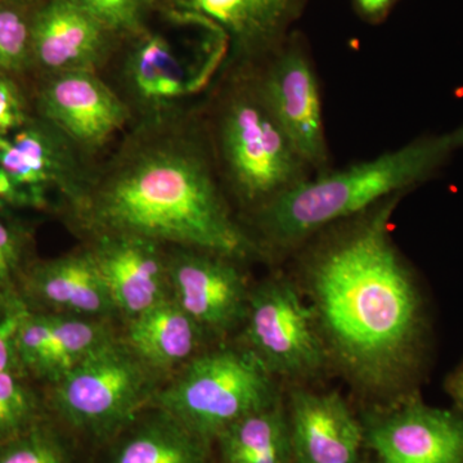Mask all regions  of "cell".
<instances>
[{"label":"cell","instance_id":"obj_24","mask_svg":"<svg viewBox=\"0 0 463 463\" xmlns=\"http://www.w3.org/2000/svg\"><path fill=\"white\" fill-rule=\"evenodd\" d=\"M44 392L24 371L0 373V441L17 437L48 419Z\"/></svg>","mask_w":463,"mask_h":463},{"label":"cell","instance_id":"obj_25","mask_svg":"<svg viewBox=\"0 0 463 463\" xmlns=\"http://www.w3.org/2000/svg\"><path fill=\"white\" fill-rule=\"evenodd\" d=\"M65 430L51 417L0 441V463H76Z\"/></svg>","mask_w":463,"mask_h":463},{"label":"cell","instance_id":"obj_3","mask_svg":"<svg viewBox=\"0 0 463 463\" xmlns=\"http://www.w3.org/2000/svg\"><path fill=\"white\" fill-rule=\"evenodd\" d=\"M463 148V125L379 156L312 176L249 215L263 254L297 251L325 228L430 181Z\"/></svg>","mask_w":463,"mask_h":463},{"label":"cell","instance_id":"obj_10","mask_svg":"<svg viewBox=\"0 0 463 463\" xmlns=\"http://www.w3.org/2000/svg\"><path fill=\"white\" fill-rule=\"evenodd\" d=\"M251 67L268 106L304 163L315 175L331 170L321 90L309 52L298 39L288 38Z\"/></svg>","mask_w":463,"mask_h":463},{"label":"cell","instance_id":"obj_27","mask_svg":"<svg viewBox=\"0 0 463 463\" xmlns=\"http://www.w3.org/2000/svg\"><path fill=\"white\" fill-rule=\"evenodd\" d=\"M118 39L147 29L160 12V0H71Z\"/></svg>","mask_w":463,"mask_h":463},{"label":"cell","instance_id":"obj_16","mask_svg":"<svg viewBox=\"0 0 463 463\" xmlns=\"http://www.w3.org/2000/svg\"><path fill=\"white\" fill-rule=\"evenodd\" d=\"M83 242L96 259L121 321L172 298L163 243L129 233L94 234Z\"/></svg>","mask_w":463,"mask_h":463},{"label":"cell","instance_id":"obj_13","mask_svg":"<svg viewBox=\"0 0 463 463\" xmlns=\"http://www.w3.org/2000/svg\"><path fill=\"white\" fill-rule=\"evenodd\" d=\"M306 0H160V14L205 24L227 45L225 67L254 66L288 38Z\"/></svg>","mask_w":463,"mask_h":463},{"label":"cell","instance_id":"obj_14","mask_svg":"<svg viewBox=\"0 0 463 463\" xmlns=\"http://www.w3.org/2000/svg\"><path fill=\"white\" fill-rule=\"evenodd\" d=\"M33 78L105 74L120 44L115 33L71 0H42L32 9Z\"/></svg>","mask_w":463,"mask_h":463},{"label":"cell","instance_id":"obj_8","mask_svg":"<svg viewBox=\"0 0 463 463\" xmlns=\"http://www.w3.org/2000/svg\"><path fill=\"white\" fill-rule=\"evenodd\" d=\"M242 330V345L274 377H310L328 359L312 307L282 277L251 288Z\"/></svg>","mask_w":463,"mask_h":463},{"label":"cell","instance_id":"obj_30","mask_svg":"<svg viewBox=\"0 0 463 463\" xmlns=\"http://www.w3.org/2000/svg\"><path fill=\"white\" fill-rule=\"evenodd\" d=\"M395 0H354L356 8L362 16L370 20H379L392 8Z\"/></svg>","mask_w":463,"mask_h":463},{"label":"cell","instance_id":"obj_20","mask_svg":"<svg viewBox=\"0 0 463 463\" xmlns=\"http://www.w3.org/2000/svg\"><path fill=\"white\" fill-rule=\"evenodd\" d=\"M120 339L164 383L212 340L173 298L124 322Z\"/></svg>","mask_w":463,"mask_h":463},{"label":"cell","instance_id":"obj_1","mask_svg":"<svg viewBox=\"0 0 463 463\" xmlns=\"http://www.w3.org/2000/svg\"><path fill=\"white\" fill-rule=\"evenodd\" d=\"M61 215L83 240L129 233L240 261L264 255L232 212L203 109L132 125Z\"/></svg>","mask_w":463,"mask_h":463},{"label":"cell","instance_id":"obj_23","mask_svg":"<svg viewBox=\"0 0 463 463\" xmlns=\"http://www.w3.org/2000/svg\"><path fill=\"white\" fill-rule=\"evenodd\" d=\"M33 231L11 213L0 212V312L25 307L18 295L21 281L36 260Z\"/></svg>","mask_w":463,"mask_h":463},{"label":"cell","instance_id":"obj_6","mask_svg":"<svg viewBox=\"0 0 463 463\" xmlns=\"http://www.w3.org/2000/svg\"><path fill=\"white\" fill-rule=\"evenodd\" d=\"M279 399L274 376L241 344L207 347L163 383L151 405L212 444L232 423Z\"/></svg>","mask_w":463,"mask_h":463},{"label":"cell","instance_id":"obj_26","mask_svg":"<svg viewBox=\"0 0 463 463\" xmlns=\"http://www.w3.org/2000/svg\"><path fill=\"white\" fill-rule=\"evenodd\" d=\"M0 72L17 80L33 76L32 9L0 0Z\"/></svg>","mask_w":463,"mask_h":463},{"label":"cell","instance_id":"obj_15","mask_svg":"<svg viewBox=\"0 0 463 463\" xmlns=\"http://www.w3.org/2000/svg\"><path fill=\"white\" fill-rule=\"evenodd\" d=\"M120 336L115 321L26 310L16 335L24 373L50 386Z\"/></svg>","mask_w":463,"mask_h":463},{"label":"cell","instance_id":"obj_29","mask_svg":"<svg viewBox=\"0 0 463 463\" xmlns=\"http://www.w3.org/2000/svg\"><path fill=\"white\" fill-rule=\"evenodd\" d=\"M26 310V307H20L0 312V373L8 370L23 371L18 359L16 335L18 325Z\"/></svg>","mask_w":463,"mask_h":463},{"label":"cell","instance_id":"obj_22","mask_svg":"<svg viewBox=\"0 0 463 463\" xmlns=\"http://www.w3.org/2000/svg\"><path fill=\"white\" fill-rule=\"evenodd\" d=\"M221 463H294L288 411L277 401L215 438Z\"/></svg>","mask_w":463,"mask_h":463},{"label":"cell","instance_id":"obj_9","mask_svg":"<svg viewBox=\"0 0 463 463\" xmlns=\"http://www.w3.org/2000/svg\"><path fill=\"white\" fill-rule=\"evenodd\" d=\"M32 106L33 115L56 128L93 164L133 124L123 100L97 72H62L35 79Z\"/></svg>","mask_w":463,"mask_h":463},{"label":"cell","instance_id":"obj_28","mask_svg":"<svg viewBox=\"0 0 463 463\" xmlns=\"http://www.w3.org/2000/svg\"><path fill=\"white\" fill-rule=\"evenodd\" d=\"M33 115L23 83L0 72V143L23 128Z\"/></svg>","mask_w":463,"mask_h":463},{"label":"cell","instance_id":"obj_21","mask_svg":"<svg viewBox=\"0 0 463 463\" xmlns=\"http://www.w3.org/2000/svg\"><path fill=\"white\" fill-rule=\"evenodd\" d=\"M105 463H209L210 443L149 405L108 443Z\"/></svg>","mask_w":463,"mask_h":463},{"label":"cell","instance_id":"obj_32","mask_svg":"<svg viewBox=\"0 0 463 463\" xmlns=\"http://www.w3.org/2000/svg\"><path fill=\"white\" fill-rule=\"evenodd\" d=\"M8 2L16 3V5H23V7L33 9L35 5H38L42 0H8Z\"/></svg>","mask_w":463,"mask_h":463},{"label":"cell","instance_id":"obj_5","mask_svg":"<svg viewBox=\"0 0 463 463\" xmlns=\"http://www.w3.org/2000/svg\"><path fill=\"white\" fill-rule=\"evenodd\" d=\"M163 383L118 336L45 386V404L66 432L108 444L151 405Z\"/></svg>","mask_w":463,"mask_h":463},{"label":"cell","instance_id":"obj_7","mask_svg":"<svg viewBox=\"0 0 463 463\" xmlns=\"http://www.w3.org/2000/svg\"><path fill=\"white\" fill-rule=\"evenodd\" d=\"M81 152L50 123L33 115L0 143V212H62L83 192L91 167Z\"/></svg>","mask_w":463,"mask_h":463},{"label":"cell","instance_id":"obj_18","mask_svg":"<svg viewBox=\"0 0 463 463\" xmlns=\"http://www.w3.org/2000/svg\"><path fill=\"white\" fill-rule=\"evenodd\" d=\"M380 463H463V419L410 402L364 429Z\"/></svg>","mask_w":463,"mask_h":463},{"label":"cell","instance_id":"obj_12","mask_svg":"<svg viewBox=\"0 0 463 463\" xmlns=\"http://www.w3.org/2000/svg\"><path fill=\"white\" fill-rule=\"evenodd\" d=\"M172 298L212 340L242 327L250 288L240 260L206 250L166 246Z\"/></svg>","mask_w":463,"mask_h":463},{"label":"cell","instance_id":"obj_2","mask_svg":"<svg viewBox=\"0 0 463 463\" xmlns=\"http://www.w3.org/2000/svg\"><path fill=\"white\" fill-rule=\"evenodd\" d=\"M402 196L300 246L301 277L328 359L376 394L394 392L410 376L422 334L421 298L390 230Z\"/></svg>","mask_w":463,"mask_h":463},{"label":"cell","instance_id":"obj_31","mask_svg":"<svg viewBox=\"0 0 463 463\" xmlns=\"http://www.w3.org/2000/svg\"><path fill=\"white\" fill-rule=\"evenodd\" d=\"M450 392L463 407V370L457 373L450 380Z\"/></svg>","mask_w":463,"mask_h":463},{"label":"cell","instance_id":"obj_11","mask_svg":"<svg viewBox=\"0 0 463 463\" xmlns=\"http://www.w3.org/2000/svg\"><path fill=\"white\" fill-rule=\"evenodd\" d=\"M156 20V18H155ZM154 23L121 39L105 74L125 103L133 124L149 123L187 109L190 85L172 39Z\"/></svg>","mask_w":463,"mask_h":463},{"label":"cell","instance_id":"obj_19","mask_svg":"<svg viewBox=\"0 0 463 463\" xmlns=\"http://www.w3.org/2000/svg\"><path fill=\"white\" fill-rule=\"evenodd\" d=\"M294 463H356L364 429L336 392L294 389L288 402Z\"/></svg>","mask_w":463,"mask_h":463},{"label":"cell","instance_id":"obj_4","mask_svg":"<svg viewBox=\"0 0 463 463\" xmlns=\"http://www.w3.org/2000/svg\"><path fill=\"white\" fill-rule=\"evenodd\" d=\"M203 116L224 190L248 215L315 176L268 106L251 66L225 67Z\"/></svg>","mask_w":463,"mask_h":463},{"label":"cell","instance_id":"obj_17","mask_svg":"<svg viewBox=\"0 0 463 463\" xmlns=\"http://www.w3.org/2000/svg\"><path fill=\"white\" fill-rule=\"evenodd\" d=\"M18 295L33 312L120 319L108 283L84 242L60 257L36 259L26 270Z\"/></svg>","mask_w":463,"mask_h":463}]
</instances>
